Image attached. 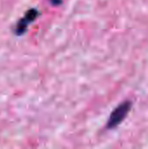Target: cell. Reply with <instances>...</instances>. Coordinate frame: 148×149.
Segmentation results:
<instances>
[{"label":"cell","mask_w":148,"mask_h":149,"mask_svg":"<svg viewBox=\"0 0 148 149\" xmlns=\"http://www.w3.org/2000/svg\"><path fill=\"white\" fill-rule=\"evenodd\" d=\"M51 2L54 4H59V3H61L62 0H51Z\"/></svg>","instance_id":"obj_2"},{"label":"cell","mask_w":148,"mask_h":149,"mask_svg":"<svg viewBox=\"0 0 148 149\" xmlns=\"http://www.w3.org/2000/svg\"><path fill=\"white\" fill-rule=\"evenodd\" d=\"M131 107H132V102L130 101H125L121 105H120L111 113L106 125V128L113 129L116 127L118 125H120L127 116L128 113L131 110Z\"/></svg>","instance_id":"obj_1"}]
</instances>
